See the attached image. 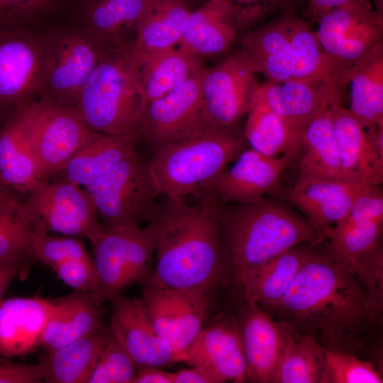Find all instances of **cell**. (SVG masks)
Returning <instances> with one entry per match:
<instances>
[{"label": "cell", "instance_id": "17", "mask_svg": "<svg viewBox=\"0 0 383 383\" xmlns=\"http://www.w3.org/2000/svg\"><path fill=\"white\" fill-rule=\"evenodd\" d=\"M110 302L109 330L134 361L138 370L165 367L183 362V354L174 349L156 331L142 299L118 294Z\"/></svg>", "mask_w": 383, "mask_h": 383}, {"label": "cell", "instance_id": "28", "mask_svg": "<svg viewBox=\"0 0 383 383\" xmlns=\"http://www.w3.org/2000/svg\"><path fill=\"white\" fill-rule=\"evenodd\" d=\"M238 37L228 0H206L192 10L178 47L201 58L227 52Z\"/></svg>", "mask_w": 383, "mask_h": 383}, {"label": "cell", "instance_id": "2", "mask_svg": "<svg viewBox=\"0 0 383 383\" xmlns=\"http://www.w3.org/2000/svg\"><path fill=\"white\" fill-rule=\"evenodd\" d=\"M195 204L163 196L146 226L155 242V265L148 284L209 294L225 279L218 228L219 201L199 193Z\"/></svg>", "mask_w": 383, "mask_h": 383}, {"label": "cell", "instance_id": "14", "mask_svg": "<svg viewBox=\"0 0 383 383\" xmlns=\"http://www.w3.org/2000/svg\"><path fill=\"white\" fill-rule=\"evenodd\" d=\"M202 67L174 91L148 103L138 135L155 150L208 128L201 91Z\"/></svg>", "mask_w": 383, "mask_h": 383}, {"label": "cell", "instance_id": "10", "mask_svg": "<svg viewBox=\"0 0 383 383\" xmlns=\"http://www.w3.org/2000/svg\"><path fill=\"white\" fill-rule=\"evenodd\" d=\"M22 111L41 180L50 179L100 133L89 129L74 108L48 100L38 99Z\"/></svg>", "mask_w": 383, "mask_h": 383}, {"label": "cell", "instance_id": "6", "mask_svg": "<svg viewBox=\"0 0 383 383\" xmlns=\"http://www.w3.org/2000/svg\"><path fill=\"white\" fill-rule=\"evenodd\" d=\"M148 101L128 50L103 51L78 97L75 110L93 131L135 133Z\"/></svg>", "mask_w": 383, "mask_h": 383}, {"label": "cell", "instance_id": "3", "mask_svg": "<svg viewBox=\"0 0 383 383\" xmlns=\"http://www.w3.org/2000/svg\"><path fill=\"white\" fill-rule=\"evenodd\" d=\"M218 221L225 279L235 287L244 275L274 257L323 238L305 217L265 198L220 209Z\"/></svg>", "mask_w": 383, "mask_h": 383}, {"label": "cell", "instance_id": "16", "mask_svg": "<svg viewBox=\"0 0 383 383\" xmlns=\"http://www.w3.org/2000/svg\"><path fill=\"white\" fill-rule=\"evenodd\" d=\"M142 300L157 333L182 353L203 328L209 304L201 291L149 285Z\"/></svg>", "mask_w": 383, "mask_h": 383}, {"label": "cell", "instance_id": "22", "mask_svg": "<svg viewBox=\"0 0 383 383\" xmlns=\"http://www.w3.org/2000/svg\"><path fill=\"white\" fill-rule=\"evenodd\" d=\"M369 186L345 179H297L282 196L301 211L320 235L329 238Z\"/></svg>", "mask_w": 383, "mask_h": 383}, {"label": "cell", "instance_id": "29", "mask_svg": "<svg viewBox=\"0 0 383 383\" xmlns=\"http://www.w3.org/2000/svg\"><path fill=\"white\" fill-rule=\"evenodd\" d=\"M315 244L300 243L244 275L235 288L261 309L277 303L294 282Z\"/></svg>", "mask_w": 383, "mask_h": 383}, {"label": "cell", "instance_id": "39", "mask_svg": "<svg viewBox=\"0 0 383 383\" xmlns=\"http://www.w3.org/2000/svg\"><path fill=\"white\" fill-rule=\"evenodd\" d=\"M21 200L0 203V261L21 262L33 259L32 228L18 210Z\"/></svg>", "mask_w": 383, "mask_h": 383}, {"label": "cell", "instance_id": "42", "mask_svg": "<svg viewBox=\"0 0 383 383\" xmlns=\"http://www.w3.org/2000/svg\"><path fill=\"white\" fill-rule=\"evenodd\" d=\"M137 372L134 361L110 331L87 383H133Z\"/></svg>", "mask_w": 383, "mask_h": 383}, {"label": "cell", "instance_id": "15", "mask_svg": "<svg viewBox=\"0 0 383 383\" xmlns=\"http://www.w3.org/2000/svg\"><path fill=\"white\" fill-rule=\"evenodd\" d=\"M255 74L240 50L204 69L201 91L208 128L235 124L248 113L260 87Z\"/></svg>", "mask_w": 383, "mask_h": 383}, {"label": "cell", "instance_id": "52", "mask_svg": "<svg viewBox=\"0 0 383 383\" xmlns=\"http://www.w3.org/2000/svg\"><path fill=\"white\" fill-rule=\"evenodd\" d=\"M17 193L0 180V203L19 200Z\"/></svg>", "mask_w": 383, "mask_h": 383}, {"label": "cell", "instance_id": "34", "mask_svg": "<svg viewBox=\"0 0 383 383\" xmlns=\"http://www.w3.org/2000/svg\"><path fill=\"white\" fill-rule=\"evenodd\" d=\"M306 179H343L329 108L302 135L298 180Z\"/></svg>", "mask_w": 383, "mask_h": 383}, {"label": "cell", "instance_id": "44", "mask_svg": "<svg viewBox=\"0 0 383 383\" xmlns=\"http://www.w3.org/2000/svg\"><path fill=\"white\" fill-rule=\"evenodd\" d=\"M58 0H0V30L25 28V24L48 13Z\"/></svg>", "mask_w": 383, "mask_h": 383}, {"label": "cell", "instance_id": "8", "mask_svg": "<svg viewBox=\"0 0 383 383\" xmlns=\"http://www.w3.org/2000/svg\"><path fill=\"white\" fill-rule=\"evenodd\" d=\"M42 38L43 70L38 99L74 108L103 50L77 26L55 29Z\"/></svg>", "mask_w": 383, "mask_h": 383}, {"label": "cell", "instance_id": "11", "mask_svg": "<svg viewBox=\"0 0 383 383\" xmlns=\"http://www.w3.org/2000/svg\"><path fill=\"white\" fill-rule=\"evenodd\" d=\"M92 246L99 277L96 294L104 303L133 284L150 282L155 242L148 226L104 231Z\"/></svg>", "mask_w": 383, "mask_h": 383}, {"label": "cell", "instance_id": "27", "mask_svg": "<svg viewBox=\"0 0 383 383\" xmlns=\"http://www.w3.org/2000/svg\"><path fill=\"white\" fill-rule=\"evenodd\" d=\"M191 11L183 0H149L128 50L133 62L177 46Z\"/></svg>", "mask_w": 383, "mask_h": 383}, {"label": "cell", "instance_id": "7", "mask_svg": "<svg viewBox=\"0 0 383 383\" xmlns=\"http://www.w3.org/2000/svg\"><path fill=\"white\" fill-rule=\"evenodd\" d=\"M84 189L93 200L104 231L147 223L161 196L148 162L135 150Z\"/></svg>", "mask_w": 383, "mask_h": 383}, {"label": "cell", "instance_id": "48", "mask_svg": "<svg viewBox=\"0 0 383 383\" xmlns=\"http://www.w3.org/2000/svg\"><path fill=\"white\" fill-rule=\"evenodd\" d=\"M174 383H223V381L209 367L198 365L174 372Z\"/></svg>", "mask_w": 383, "mask_h": 383}, {"label": "cell", "instance_id": "35", "mask_svg": "<svg viewBox=\"0 0 383 383\" xmlns=\"http://www.w3.org/2000/svg\"><path fill=\"white\" fill-rule=\"evenodd\" d=\"M134 64L148 103L174 91L204 67L201 58L178 46Z\"/></svg>", "mask_w": 383, "mask_h": 383}, {"label": "cell", "instance_id": "46", "mask_svg": "<svg viewBox=\"0 0 383 383\" xmlns=\"http://www.w3.org/2000/svg\"><path fill=\"white\" fill-rule=\"evenodd\" d=\"M233 11L235 24L238 30L252 24L281 8H285L289 0H228Z\"/></svg>", "mask_w": 383, "mask_h": 383}, {"label": "cell", "instance_id": "1", "mask_svg": "<svg viewBox=\"0 0 383 383\" xmlns=\"http://www.w3.org/2000/svg\"><path fill=\"white\" fill-rule=\"evenodd\" d=\"M318 244L284 296L262 309L326 350L357 357L380 350L376 345L382 323L376 318L363 287L355 274Z\"/></svg>", "mask_w": 383, "mask_h": 383}, {"label": "cell", "instance_id": "33", "mask_svg": "<svg viewBox=\"0 0 383 383\" xmlns=\"http://www.w3.org/2000/svg\"><path fill=\"white\" fill-rule=\"evenodd\" d=\"M22 109L0 128V180L16 192L26 194L41 179Z\"/></svg>", "mask_w": 383, "mask_h": 383}, {"label": "cell", "instance_id": "40", "mask_svg": "<svg viewBox=\"0 0 383 383\" xmlns=\"http://www.w3.org/2000/svg\"><path fill=\"white\" fill-rule=\"evenodd\" d=\"M323 383H382L380 365L348 353L324 349Z\"/></svg>", "mask_w": 383, "mask_h": 383}, {"label": "cell", "instance_id": "54", "mask_svg": "<svg viewBox=\"0 0 383 383\" xmlns=\"http://www.w3.org/2000/svg\"><path fill=\"white\" fill-rule=\"evenodd\" d=\"M183 1H184L186 4H187L188 6H189V3L191 2V1H193V0H183Z\"/></svg>", "mask_w": 383, "mask_h": 383}, {"label": "cell", "instance_id": "50", "mask_svg": "<svg viewBox=\"0 0 383 383\" xmlns=\"http://www.w3.org/2000/svg\"><path fill=\"white\" fill-rule=\"evenodd\" d=\"M28 267L21 262L0 261V302L11 283L16 277L26 273Z\"/></svg>", "mask_w": 383, "mask_h": 383}, {"label": "cell", "instance_id": "13", "mask_svg": "<svg viewBox=\"0 0 383 383\" xmlns=\"http://www.w3.org/2000/svg\"><path fill=\"white\" fill-rule=\"evenodd\" d=\"M43 38L26 29L0 30V128L39 97Z\"/></svg>", "mask_w": 383, "mask_h": 383}, {"label": "cell", "instance_id": "9", "mask_svg": "<svg viewBox=\"0 0 383 383\" xmlns=\"http://www.w3.org/2000/svg\"><path fill=\"white\" fill-rule=\"evenodd\" d=\"M26 194L18 210L32 228L85 238L91 245L104 232L83 187L62 180H40Z\"/></svg>", "mask_w": 383, "mask_h": 383}, {"label": "cell", "instance_id": "43", "mask_svg": "<svg viewBox=\"0 0 383 383\" xmlns=\"http://www.w3.org/2000/svg\"><path fill=\"white\" fill-rule=\"evenodd\" d=\"M351 272L363 287L369 304L382 323L383 314V244L382 241L363 254L355 262Z\"/></svg>", "mask_w": 383, "mask_h": 383}, {"label": "cell", "instance_id": "18", "mask_svg": "<svg viewBox=\"0 0 383 383\" xmlns=\"http://www.w3.org/2000/svg\"><path fill=\"white\" fill-rule=\"evenodd\" d=\"M341 88L324 79H296L260 84L258 94L301 145L308 125L331 106H343Z\"/></svg>", "mask_w": 383, "mask_h": 383}, {"label": "cell", "instance_id": "36", "mask_svg": "<svg viewBox=\"0 0 383 383\" xmlns=\"http://www.w3.org/2000/svg\"><path fill=\"white\" fill-rule=\"evenodd\" d=\"M247 114L243 134L251 148L269 157L286 156L291 162L300 155L301 144L258 91Z\"/></svg>", "mask_w": 383, "mask_h": 383}, {"label": "cell", "instance_id": "24", "mask_svg": "<svg viewBox=\"0 0 383 383\" xmlns=\"http://www.w3.org/2000/svg\"><path fill=\"white\" fill-rule=\"evenodd\" d=\"M149 0H82L76 9L77 26L103 51L128 50Z\"/></svg>", "mask_w": 383, "mask_h": 383}, {"label": "cell", "instance_id": "30", "mask_svg": "<svg viewBox=\"0 0 383 383\" xmlns=\"http://www.w3.org/2000/svg\"><path fill=\"white\" fill-rule=\"evenodd\" d=\"M137 134L99 133L84 145L52 178L81 187L89 186L109 172L134 150Z\"/></svg>", "mask_w": 383, "mask_h": 383}, {"label": "cell", "instance_id": "5", "mask_svg": "<svg viewBox=\"0 0 383 383\" xmlns=\"http://www.w3.org/2000/svg\"><path fill=\"white\" fill-rule=\"evenodd\" d=\"M236 123L211 126L155 150L148 161L161 196L196 195L246 149Z\"/></svg>", "mask_w": 383, "mask_h": 383}, {"label": "cell", "instance_id": "21", "mask_svg": "<svg viewBox=\"0 0 383 383\" xmlns=\"http://www.w3.org/2000/svg\"><path fill=\"white\" fill-rule=\"evenodd\" d=\"M343 179L367 185L383 182V128L370 133L348 109L329 107Z\"/></svg>", "mask_w": 383, "mask_h": 383}, {"label": "cell", "instance_id": "45", "mask_svg": "<svg viewBox=\"0 0 383 383\" xmlns=\"http://www.w3.org/2000/svg\"><path fill=\"white\" fill-rule=\"evenodd\" d=\"M53 270L66 285L74 290L96 294L99 277L93 258L66 261L56 266Z\"/></svg>", "mask_w": 383, "mask_h": 383}, {"label": "cell", "instance_id": "31", "mask_svg": "<svg viewBox=\"0 0 383 383\" xmlns=\"http://www.w3.org/2000/svg\"><path fill=\"white\" fill-rule=\"evenodd\" d=\"M349 111L368 133L383 126V43H378L352 67Z\"/></svg>", "mask_w": 383, "mask_h": 383}, {"label": "cell", "instance_id": "37", "mask_svg": "<svg viewBox=\"0 0 383 383\" xmlns=\"http://www.w3.org/2000/svg\"><path fill=\"white\" fill-rule=\"evenodd\" d=\"M324 376V348L290 329L272 383H323Z\"/></svg>", "mask_w": 383, "mask_h": 383}, {"label": "cell", "instance_id": "23", "mask_svg": "<svg viewBox=\"0 0 383 383\" xmlns=\"http://www.w3.org/2000/svg\"><path fill=\"white\" fill-rule=\"evenodd\" d=\"M182 354L183 362L191 367L208 366L223 382L242 383L248 380L247 365L235 313H226L202 328Z\"/></svg>", "mask_w": 383, "mask_h": 383}, {"label": "cell", "instance_id": "38", "mask_svg": "<svg viewBox=\"0 0 383 383\" xmlns=\"http://www.w3.org/2000/svg\"><path fill=\"white\" fill-rule=\"evenodd\" d=\"M382 234L383 221H343L333 228L326 249L351 272L360 257L382 241Z\"/></svg>", "mask_w": 383, "mask_h": 383}, {"label": "cell", "instance_id": "53", "mask_svg": "<svg viewBox=\"0 0 383 383\" xmlns=\"http://www.w3.org/2000/svg\"><path fill=\"white\" fill-rule=\"evenodd\" d=\"M372 5H374V9L375 11L380 15H382V10H383V0H370Z\"/></svg>", "mask_w": 383, "mask_h": 383}, {"label": "cell", "instance_id": "41", "mask_svg": "<svg viewBox=\"0 0 383 383\" xmlns=\"http://www.w3.org/2000/svg\"><path fill=\"white\" fill-rule=\"evenodd\" d=\"M30 243L33 259L52 270L66 261L91 259L81 239L76 237L32 228Z\"/></svg>", "mask_w": 383, "mask_h": 383}, {"label": "cell", "instance_id": "25", "mask_svg": "<svg viewBox=\"0 0 383 383\" xmlns=\"http://www.w3.org/2000/svg\"><path fill=\"white\" fill-rule=\"evenodd\" d=\"M53 307L52 299L16 296L0 302V355H26L40 345Z\"/></svg>", "mask_w": 383, "mask_h": 383}, {"label": "cell", "instance_id": "32", "mask_svg": "<svg viewBox=\"0 0 383 383\" xmlns=\"http://www.w3.org/2000/svg\"><path fill=\"white\" fill-rule=\"evenodd\" d=\"M109 333V328L103 324L88 335L48 352L41 360L43 380L49 383H87Z\"/></svg>", "mask_w": 383, "mask_h": 383}, {"label": "cell", "instance_id": "51", "mask_svg": "<svg viewBox=\"0 0 383 383\" xmlns=\"http://www.w3.org/2000/svg\"><path fill=\"white\" fill-rule=\"evenodd\" d=\"M133 383H174V372L157 367L141 368L138 370Z\"/></svg>", "mask_w": 383, "mask_h": 383}, {"label": "cell", "instance_id": "12", "mask_svg": "<svg viewBox=\"0 0 383 383\" xmlns=\"http://www.w3.org/2000/svg\"><path fill=\"white\" fill-rule=\"evenodd\" d=\"M316 23L321 50L337 82L344 88L352 67L382 41L383 16L372 5L350 4L324 13Z\"/></svg>", "mask_w": 383, "mask_h": 383}, {"label": "cell", "instance_id": "4", "mask_svg": "<svg viewBox=\"0 0 383 383\" xmlns=\"http://www.w3.org/2000/svg\"><path fill=\"white\" fill-rule=\"evenodd\" d=\"M240 50L256 73L277 83L324 79L342 89L309 23L287 11L265 26L245 34Z\"/></svg>", "mask_w": 383, "mask_h": 383}, {"label": "cell", "instance_id": "55", "mask_svg": "<svg viewBox=\"0 0 383 383\" xmlns=\"http://www.w3.org/2000/svg\"><path fill=\"white\" fill-rule=\"evenodd\" d=\"M82 1V0H81V1Z\"/></svg>", "mask_w": 383, "mask_h": 383}, {"label": "cell", "instance_id": "26", "mask_svg": "<svg viewBox=\"0 0 383 383\" xmlns=\"http://www.w3.org/2000/svg\"><path fill=\"white\" fill-rule=\"evenodd\" d=\"M53 307L40 338L48 352L60 348L93 332L101 325L104 304L93 292L74 290L52 299Z\"/></svg>", "mask_w": 383, "mask_h": 383}, {"label": "cell", "instance_id": "20", "mask_svg": "<svg viewBox=\"0 0 383 383\" xmlns=\"http://www.w3.org/2000/svg\"><path fill=\"white\" fill-rule=\"evenodd\" d=\"M235 314L247 365V379L272 383L289 328L275 320L257 304L241 294Z\"/></svg>", "mask_w": 383, "mask_h": 383}, {"label": "cell", "instance_id": "19", "mask_svg": "<svg viewBox=\"0 0 383 383\" xmlns=\"http://www.w3.org/2000/svg\"><path fill=\"white\" fill-rule=\"evenodd\" d=\"M228 170L222 171L199 193H210L220 203H250L277 191L284 171L291 163L286 156L269 157L245 149Z\"/></svg>", "mask_w": 383, "mask_h": 383}, {"label": "cell", "instance_id": "47", "mask_svg": "<svg viewBox=\"0 0 383 383\" xmlns=\"http://www.w3.org/2000/svg\"><path fill=\"white\" fill-rule=\"evenodd\" d=\"M44 378V366L16 362L0 355V383H38Z\"/></svg>", "mask_w": 383, "mask_h": 383}, {"label": "cell", "instance_id": "49", "mask_svg": "<svg viewBox=\"0 0 383 383\" xmlns=\"http://www.w3.org/2000/svg\"><path fill=\"white\" fill-rule=\"evenodd\" d=\"M312 20L316 22L324 13L350 4L372 5L370 0H309ZM373 6V5H372Z\"/></svg>", "mask_w": 383, "mask_h": 383}]
</instances>
